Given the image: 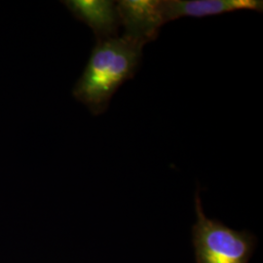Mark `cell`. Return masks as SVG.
I'll return each mask as SVG.
<instances>
[{"label":"cell","mask_w":263,"mask_h":263,"mask_svg":"<svg viewBox=\"0 0 263 263\" xmlns=\"http://www.w3.org/2000/svg\"><path fill=\"white\" fill-rule=\"evenodd\" d=\"M143 47L126 36L97 40L72 95L94 115L106 111L113 95L135 76Z\"/></svg>","instance_id":"cell-1"},{"label":"cell","mask_w":263,"mask_h":263,"mask_svg":"<svg viewBox=\"0 0 263 263\" xmlns=\"http://www.w3.org/2000/svg\"><path fill=\"white\" fill-rule=\"evenodd\" d=\"M197 221L194 239L198 263H247L251 243L242 232L232 230L205 216L199 194L195 197Z\"/></svg>","instance_id":"cell-2"},{"label":"cell","mask_w":263,"mask_h":263,"mask_svg":"<svg viewBox=\"0 0 263 263\" xmlns=\"http://www.w3.org/2000/svg\"><path fill=\"white\" fill-rule=\"evenodd\" d=\"M124 36L142 47L158 37L166 24L162 0H121L116 2Z\"/></svg>","instance_id":"cell-3"},{"label":"cell","mask_w":263,"mask_h":263,"mask_svg":"<svg viewBox=\"0 0 263 263\" xmlns=\"http://www.w3.org/2000/svg\"><path fill=\"white\" fill-rule=\"evenodd\" d=\"M166 24L182 17H207L238 10L261 12L262 1L258 0H162Z\"/></svg>","instance_id":"cell-4"},{"label":"cell","mask_w":263,"mask_h":263,"mask_svg":"<svg viewBox=\"0 0 263 263\" xmlns=\"http://www.w3.org/2000/svg\"><path fill=\"white\" fill-rule=\"evenodd\" d=\"M63 3L76 19L93 29L97 40L117 36L121 25L116 2L110 0H66Z\"/></svg>","instance_id":"cell-5"}]
</instances>
